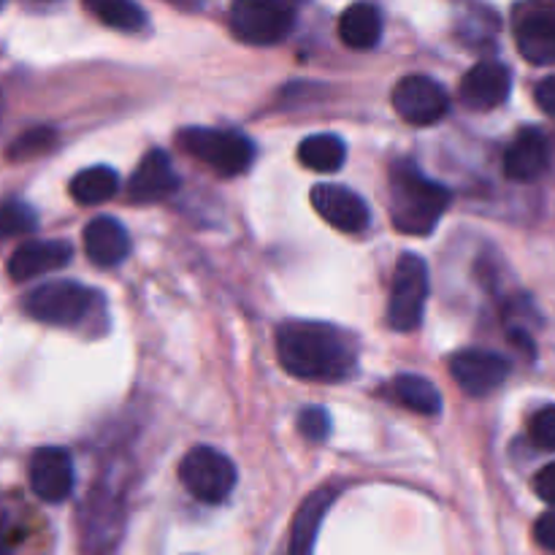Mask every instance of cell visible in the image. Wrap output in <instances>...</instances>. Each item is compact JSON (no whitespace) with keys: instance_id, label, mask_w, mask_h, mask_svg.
Here are the masks:
<instances>
[{"instance_id":"obj_10","label":"cell","mask_w":555,"mask_h":555,"mask_svg":"<svg viewBox=\"0 0 555 555\" xmlns=\"http://www.w3.org/2000/svg\"><path fill=\"white\" fill-rule=\"evenodd\" d=\"M312 206L331 228L341 233H361L372 222L369 204L358 193L341 184H318L312 188Z\"/></svg>"},{"instance_id":"obj_27","label":"cell","mask_w":555,"mask_h":555,"mask_svg":"<svg viewBox=\"0 0 555 555\" xmlns=\"http://www.w3.org/2000/svg\"><path fill=\"white\" fill-rule=\"evenodd\" d=\"M529 437L540 450L555 453V404L545 406V410H540L531 417Z\"/></svg>"},{"instance_id":"obj_16","label":"cell","mask_w":555,"mask_h":555,"mask_svg":"<svg viewBox=\"0 0 555 555\" xmlns=\"http://www.w3.org/2000/svg\"><path fill=\"white\" fill-rule=\"evenodd\" d=\"M85 253L95 266L112 269L130 255L128 231L114 217H95L85 228Z\"/></svg>"},{"instance_id":"obj_12","label":"cell","mask_w":555,"mask_h":555,"mask_svg":"<svg viewBox=\"0 0 555 555\" xmlns=\"http://www.w3.org/2000/svg\"><path fill=\"white\" fill-rule=\"evenodd\" d=\"M513 90V74L507 65L496 63V60H486L477 63L469 74L461 79V101L469 106L472 112H491V108L502 106Z\"/></svg>"},{"instance_id":"obj_26","label":"cell","mask_w":555,"mask_h":555,"mask_svg":"<svg viewBox=\"0 0 555 555\" xmlns=\"http://www.w3.org/2000/svg\"><path fill=\"white\" fill-rule=\"evenodd\" d=\"M298 431L307 442H325L331 434V417L323 406H307L298 415Z\"/></svg>"},{"instance_id":"obj_13","label":"cell","mask_w":555,"mask_h":555,"mask_svg":"<svg viewBox=\"0 0 555 555\" xmlns=\"http://www.w3.org/2000/svg\"><path fill=\"white\" fill-rule=\"evenodd\" d=\"M179 177L173 171L171 157L163 150L146 152L144 160L135 166L133 177L128 182V198L133 204H155L177 193Z\"/></svg>"},{"instance_id":"obj_7","label":"cell","mask_w":555,"mask_h":555,"mask_svg":"<svg viewBox=\"0 0 555 555\" xmlns=\"http://www.w3.org/2000/svg\"><path fill=\"white\" fill-rule=\"evenodd\" d=\"M296 27V11L274 0H238L231 9V30L238 41L271 47L285 41Z\"/></svg>"},{"instance_id":"obj_18","label":"cell","mask_w":555,"mask_h":555,"mask_svg":"<svg viewBox=\"0 0 555 555\" xmlns=\"http://www.w3.org/2000/svg\"><path fill=\"white\" fill-rule=\"evenodd\" d=\"M339 38L350 49H374L383 38V14L372 3H352L339 16Z\"/></svg>"},{"instance_id":"obj_3","label":"cell","mask_w":555,"mask_h":555,"mask_svg":"<svg viewBox=\"0 0 555 555\" xmlns=\"http://www.w3.org/2000/svg\"><path fill=\"white\" fill-rule=\"evenodd\" d=\"M179 146L204 166L215 168L222 177L244 173L255 160V146L238 130L228 128H184L177 135Z\"/></svg>"},{"instance_id":"obj_30","label":"cell","mask_w":555,"mask_h":555,"mask_svg":"<svg viewBox=\"0 0 555 555\" xmlns=\"http://www.w3.org/2000/svg\"><path fill=\"white\" fill-rule=\"evenodd\" d=\"M534 98L537 103H540L542 112L555 119V76H547V79H542L540 85H537Z\"/></svg>"},{"instance_id":"obj_28","label":"cell","mask_w":555,"mask_h":555,"mask_svg":"<svg viewBox=\"0 0 555 555\" xmlns=\"http://www.w3.org/2000/svg\"><path fill=\"white\" fill-rule=\"evenodd\" d=\"M534 491L542 502H547L555 507V461L547 464L545 469H540V475L534 477Z\"/></svg>"},{"instance_id":"obj_15","label":"cell","mask_w":555,"mask_h":555,"mask_svg":"<svg viewBox=\"0 0 555 555\" xmlns=\"http://www.w3.org/2000/svg\"><path fill=\"white\" fill-rule=\"evenodd\" d=\"M551 166V144L540 130L529 128L509 144L504 155V173L515 182H534Z\"/></svg>"},{"instance_id":"obj_19","label":"cell","mask_w":555,"mask_h":555,"mask_svg":"<svg viewBox=\"0 0 555 555\" xmlns=\"http://www.w3.org/2000/svg\"><path fill=\"white\" fill-rule=\"evenodd\" d=\"M390 393L406 410L417 412V415L437 417L442 412V396L434 388V383H428L426 377H417V374H399L390 385Z\"/></svg>"},{"instance_id":"obj_5","label":"cell","mask_w":555,"mask_h":555,"mask_svg":"<svg viewBox=\"0 0 555 555\" xmlns=\"http://www.w3.org/2000/svg\"><path fill=\"white\" fill-rule=\"evenodd\" d=\"M179 480H182L184 491L198 499V502L222 504L233 493L238 477L236 466L228 455H222L215 448H206V444H198L179 464Z\"/></svg>"},{"instance_id":"obj_25","label":"cell","mask_w":555,"mask_h":555,"mask_svg":"<svg viewBox=\"0 0 555 555\" xmlns=\"http://www.w3.org/2000/svg\"><path fill=\"white\" fill-rule=\"evenodd\" d=\"M54 141H57V135H54L52 128H30V130H25L20 139L11 141L5 157L14 163L33 160V157H38V155H47V152L54 146Z\"/></svg>"},{"instance_id":"obj_9","label":"cell","mask_w":555,"mask_h":555,"mask_svg":"<svg viewBox=\"0 0 555 555\" xmlns=\"http://www.w3.org/2000/svg\"><path fill=\"white\" fill-rule=\"evenodd\" d=\"M450 374L466 396H488L509 377V361L491 350H461L450 358Z\"/></svg>"},{"instance_id":"obj_23","label":"cell","mask_w":555,"mask_h":555,"mask_svg":"<svg viewBox=\"0 0 555 555\" xmlns=\"http://www.w3.org/2000/svg\"><path fill=\"white\" fill-rule=\"evenodd\" d=\"M85 5L90 14H95L103 25L114 27V30L135 33L146 25L144 9L130 0H87Z\"/></svg>"},{"instance_id":"obj_4","label":"cell","mask_w":555,"mask_h":555,"mask_svg":"<svg viewBox=\"0 0 555 555\" xmlns=\"http://www.w3.org/2000/svg\"><path fill=\"white\" fill-rule=\"evenodd\" d=\"M431 285H428V266L421 255L404 253L396 263L393 285H390L388 323L390 328L406 334V331L421 328L426 301Z\"/></svg>"},{"instance_id":"obj_21","label":"cell","mask_w":555,"mask_h":555,"mask_svg":"<svg viewBox=\"0 0 555 555\" xmlns=\"http://www.w3.org/2000/svg\"><path fill=\"white\" fill-rule=\"evenodd\" d=\"M331 507V491H320L307 499L296 515L293 524V540H291V555H312L314 537H318L320 524H323L325 509Z\"/></svg>"},{"instance_id":"obj_14","label":"cell","mask_w":555,"mask_h":555,"mask_svg":"<svg viewBox=\"0 0 555 555\" xmlns=\"http://www.w3.org/2000/svg\"><path fill=\"white\" fill-rule=\"evenodd\" d=\"M70 255H74V247L68 242H60V238H52V242H25L9 258V276L14 282H27L33 276L49 274V271L68 266Z\"/></svg>"},{"instance_id":"obj_29","label":"cell","mask_w":555,"mask_h":555,"mask_svg":"<svg viewBox=\"0 0 555 555\" xmlns=\"http://www.w3.org/2000/svg\"><path fill=\"white\" fill-rule=\"evenodd\" d=\"M534 537L545 551L555 553V513H545L534 526Z\"/></svg>"},{"instance_id":"obj_1","label":"cell","mask_w":555,"mask_h":555,"mask_svg":"<svg viewBox=\"0 0 555 555\" xmlns=\"http://www.w3.org/2000/svg\"><path fill=\"white\" fill-rule=\"evenodd\" d=\"M276 356L287 374L307 383H341L358 366V350L347 334L328 323L291 320L276 331Z\"/></svg>"},{"instance_id":"obj_2","label":"cell","mask_w":555,"mask_h":555,"mask_svg":"<svg viewBox=\"0 0 555 555\" xmlns=\"http://www.w3.org/2000/svg\"><path fill=\"white\" fill-rule=\"evenodd\" d=\"M450 190L428 179L412 160L390 166V220L396 231L426 236L450 206Z\"/></svg>"},{"instance_id":"obj_20","label":"cell","mask_w":555,"mask_h":555,"mask_svg":"<svg viewBox=\"0 0 555 555\" xmlns=\"http://www.w3.org/2000/svg\"><path fill=\"white\" fill-rule=\"evenodd\" d=\"M298 160L307 168L320 173H334L345 166L347 150L345 141L334 133H318L307 135V139L298 144Z\"/></svg>"},{"instance_id":"obj_22","label":"cell","mask_w":555,"mask_h":555,"mask_svg":"<svg viewBox=\"0 0 555 555\" xmlns=\"http://www.w3.org/2000/svg\"><path fill=\"white\" fill-rule=\"evenodd\" d=\"M117 190H119V177L117 171L108 166L85 168V171H79L74 179H70V195H74L76 204H85V206L103 204V201L112 198Z\"/></svg>"},{"instance_id":"obj_6","label":"cell","mask_w":555,"mask_h":555,"mask_svg":"<svg viewBox=\"0 0 555 555\" xmlns=\"http://www.w3.org/2000/svg\"><path fill=\"white\" fill-rule=\"evenodd\" d=\"M95 293L79 282H43L25 296L22 307L33 320L47 325H76L90 314Z\"/></svg>"},{"instance_id":"obj_31","label":"cell","mask_w":555,"mask_h":555,"mask_svg":"<svg viewBox=\"0 0 555 555\" xmlns=\"http://www.w3.org/2000/svg\"><path fill=\"white\" fill-rule=\"evenodd\" d=\"M0 114H3V101H0Z\"/></svg>"},{"instance_id":"obj_11","label":"cell","mask_w":555,"mask_h":555,"mask_svg":"<svg viewBox=\"0 0 555 555\" xmlns=\"http://www.w3.org/2000/svg\"><path fill=\"white\" fill-rule=\"evenodd\" d=\"M30 488L41 502L60 504L74 491V461L63 448H41L30 459Z\"/></svg>"},{"instance_id":"obj_17","label":"cell","mask_w":555,"mask_h":555,"mask_svg":"<svg viewBox=\"0 0 555 555\" xmlns=\"http://www.w3.org/2000/svg\"><path fill=\"white\" fill-rule=\"evenodd\" d=\"M518 47L537 65L555 63V9L531 11L518 25Z\"/></svg>"},{"instance_id":"obj_24","label":"cell","mask_w":555,"mask_h":555,"mask_svg":"<svg viewBox=\"0 0 555 555\" xmlns=\"http://www.w3.org/2000/svg\"><path fill=\"white\" fill-rule=\"evenodd\" d=\"M38 228V215L33 206L22 204V201H5L0 204V242L3 238L27 236Z\"/></svg>"},{"instance_id":"obj_8","label":"cell","mask_w":555,"mask_h":555,"mask_svg":"<svg viewBox=\"0 0 555 555\" xmlns=\"http://www.w3.org/2000/svg\"><path fill=\"white\" fill-rule=\"evenodd\" d=\"M393 108L404 122L426 128L448 117L450 95L437 79L423 74L404 76L393 90Z\"/></svg>"}]
</instances>
